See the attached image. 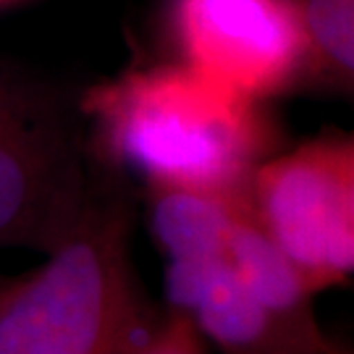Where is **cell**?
Masks as SVG:
<instances>
[{
	"mask_svg": "<svg viewBox=\"0 0 354 354\" xmlns=\"http://www.w3.org/2000/svg\"><path fill=\"white\" fill-rule=\"evenodd\" d=\"M92 155L145 184L236 189L281 150L268 102L168 61L100 82L79 95Z\"/></svg>",
	"mask_w": 354,
	"mask_h": 354,
	"instance_id": "obj_1",
	"label": "cell"
},
{
	"mask_svg": "<svg viewBox=\"0 0 354 354\" xmlns=\"http://www.w3.org/2000/svg\"><path fill=\"white\" fill-rule=\"evenodd\" d=\"M97 160V158H95ZM129 174L97 160L74 231L0 297V354H131L163 323L134 260Z\"/></svg>",
	"mask_w": 354,
	"mask_h": 354,
	"instance_id": "obj_2",
	"label": "cell"
},
{
	"mask_svg": "<svg viewBox=\"0 0 354 354\" xmlns=\"http://www.w3.org/2000/svg\"><path fill=\"white\" fill-rule=\"evenodd\" d=\"M304 48L310 87L349 95L354 87V0H291Z\"/></svg>",
	"mask_w": 354,
	"mask_h": 354,
	"instance_id": "obj_7",
	"label": "cell"
},
{
	"mask_svg": "<svg viewBox=\"0 0 354 354\" xmlns=\"http://www.w3.org/2000/svg\"><path fill=\"white\" fill-rule=\"evenodd\" d=\"M342 354H349V352H346V349H344V352H342Z\"/></svg>",
	"mask_w": 354,
	"mask_h": 354,
	"instance_id": "obj_11",
	"label": "cell"
},
{
	"mask_svg": "<svg viewBox=\"0 0 354 354\" xmlns=\"http://www.w3.org/2000/svg\"><path fill=\"white\" fill-rule=\"evenodd\" d=\"M11 279H13V276H3V273H0V297H3V291L8 289V283H11Z\"/></svg>",
	"mask_w": 354,
	"mask_h": 354,
	"instance_id": "obj_9",
	"label": "cell"
},
{
	"mask_svg": "<svg viewBox=\"0 0 354 354\" xmlns=\"http://www.w3.org/2000/svg\"><path fill=\"white\" fill-rule=\"evenodd\" d=\"M257 223L313 297L354 270V137L320 134L276 150L241 184Z\"/></svg>",
	"mask_w": 354,
	"mask_h": 354,
	"instance_id": "obj_4",
	"label": "cell"
},
{
	"mask_svg": "<svg viewBox=\"0 0 354 354\" xmlns=\"http://www.w3.org/2000/svg\"><path fill=\"white\" fill-rule=\"evenodd\" d=\"M131 354H205V339L189 317L165 307L163 323Z\"/></svg>",
	"mask_w": 354,
	"mask_h": 354,
	"instance_id": "obj_8",
	"label": "cell"
},
{
	"mask_svg": "<svg viewBox=\"0 0 354 354\" xmlns=\"http://www.w3.org/2000/svg\"><path fill=\"white\" fill-rule=\"evenodd\" d=\"M176 61L252 100L310 87L307 48L291 0H171Z\"/></svg>",
	"mask_w": 354,
	"mask_h": 354,
	"instance_id": "obj_5",
	"label": "cell"
},
{
	"mask_svg": "<svg viewBox=\"0 0 354 354\" xmlns=\"http://www.w3.org/2000/svg\"><path fill=\"white\" fill-rule=\"evenodd\" d=\"M95 168L79 97L0 55V250L53 252L84 213Z\"/></svg>",
	"mask_w": 354,
	"mask_h": 354,
	"instance_id": "obj_3",
	"label": "cell"
},
{
	"mask_svg": "<svg viewBox=\"0 0 354 354\" xmlns=\"http://www.w3.org/2000/svg\"><path fill=\"white\" fill-rule=\"evenodd\" d=\"M6 3H13V0H0V6H6Z\"/></svg>",
	"mask_w": 354,
	"mask_h": 354,
	"instance_id": "obj_10",
	"label": "cell"
},
{
	"mask_svg": "<svg viewBox=\"0 0 354 354\" xmlns=\"http://www.w3.org/2000/svg\"><path fill=\"white\" fill-rule=\"evenodd\" d=\"M165 307L189 317L223 354H342L323 326H299L273 313L221 257H168Z\"/></svg>",
	"mask_w": 354,
	"mask_h": 354,
	"instance_id": "obj_6",
	"label": "cell"
}]
</instances>
